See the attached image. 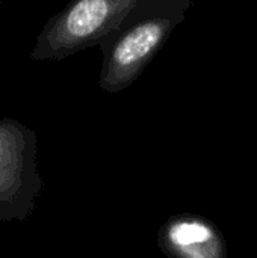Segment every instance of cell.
I'll list each match as a JSON object with an SVG mask.
<instances>
[{
	"label": "cell",
	"instance_id": "6da1fadb",
	"mask_svg": "<svg viewBox=\"0 0 257 258\" xmlns=\"http://www.w3.org/2000/svg\"><path fill=\"white\" fill-rule=\"evenodd\" d=\"M191 0H141L97 44L103 53L98 86L117 94L130 86L185 20Z\"/></svg>",
	"mask_w": 257,
	"mask_h": 258
},
{
	"label": "cell",
	"instance_id": "7a4b0ae2",
	"mask_svg": "<svg viewBox=\"0 0 257 258\" xmlns=\"http://www.w3.org/2000/svg\"><path fill=\"white\" fill-rule=\"evenodd\" d=\"M141 0H71L41 29L30 59L62 60L100 42Z\"/></svg>",
	"mask_w": 257,
	"mask_h": 258
},
{
	"label": "cell",
	"instance_id": "3957f363",
	"mask_svg": "<svg viewBox=\"0 0 257 258\" xmlns=\"http://www.w3.org/2000/svg\"><path fill=\"white\" fill-rule=\"evenodd\" d=\"M36 133L12 118H0V221L23 222L42 190Z\"/></svg>",
	"mask_w": 257,
	"mask_h": 258
},
{
	"label": "cell",
	"instance_id": "277c9868",
	"mask_svg": "<svg viewBox=\"0 0 257 258\" xmlns=\"http://www.w3.org/2000/svg\"><path fill=\"white\" fill-rule=\"evenodd\" d=\"M159 249L168 258H229L220 228L198 215H176L158 234Z\"/></svg>",
	"mask_w": 257,
	"mask_h": 258
},
{
	"label": "cell",
	"instance_id": "5b68a950",
	"mask_svg": "<svg viewBox=\"0 0 257 258\" xmlns=\"http://www.w3.org/2000/svg\"><path fill=\"white\" fill-rule=\"evenodd\" d=\"M0 5H2V0H0Z\"/></svg>",
	"mask_w": 257,
	"mask_h": 258
}]
</instances>
